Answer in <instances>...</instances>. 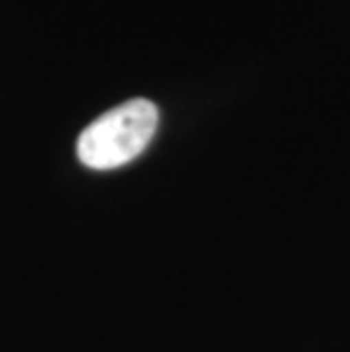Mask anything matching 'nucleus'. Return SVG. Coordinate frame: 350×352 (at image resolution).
I'll return each mask as SVG.
<instances>
[{"label":"nucleus","instance_id":"1","mask_svg":"<svg viewBox=\"0 0 350 352\" xmlns=\"http://www.w3.org/2000/svg\"><path fill=\"white\" fill-rule=\"evenodd\" d=\"M160 123L157 107L146 98H132L105 111L82 130L78 157L87 168L109 170L132 162L146 151Z\"/></svg>","mask_w":350,"mask_h":352}]
</instances>
